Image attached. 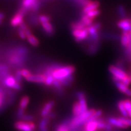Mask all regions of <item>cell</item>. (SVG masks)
Returning a JSON list of instances; mask_svg holds the SVG:
<instances>
[{
  "mask_svg": "<svg viewBox=\"0 0 131 131\" xmlns=\"http://www.w3.org/2000/svg\"><path fill=\"white\" fill-rule=\"evenodd\" d=\"M75 70V68L73 66H62L61 65H58V67L53 70L52 75L53 76L54 79L61 82L63 80L73 75Z\"/></svg>",
  "mask_w": 131,
  "mask_h": 131,
  "instance_id": "1",
  "label": "cell"
},
{
  "mask_svg": "<svg viewBox=\"0 0 131 131\" xmlns=\"http://www.w3.org/2000/svg\"><path fill=\"white\" fill-rule=\"evenodd\" d=\"M109 70L112 75V80L114 82L120 81L122 83L129 77V75L124 71V70L119 69L116 66H110Z\"/></svg>",
  "mask_w": 131,
  "mask_h": 131,
  "instance_id": "2",
  "label": "cell"
},
{
  "mask_svg": "<svg viewBox=\"0 0 131 131\" xmlns=\"http://www.w3.org/2000/svg\"><path fill=\"white\" fill-rule=\"evenodd\" d=\"M2 83L3 86L6 88H11L16 91H21L22 89V86L20 83H18L15 78L12 75H8L7 77L3 80Z\"/></svg>",
  "mask_w": 131,
  "mask_h": 131,
  "instance_id": "3",
  "label": "cell"
},
{
  "mask_svg": "<svg viewBox=\"0 0 131 131\" xmlns=\"http://www.w3.org/2000/svg\"><path fill=\"white\" fill-rule=\"evenodd\" d=\"M15 128L19 131H34L35 125L32 122L18 121L14 124Z\"/></svg>",
  "mask_w": 131,
  "mask_h": 131,
  "instance_id": "4",
  "label": "cell"
},
{
  "mask_svg": "<svg viewBox=\"0 0 131 131\" xmlns=\"http://www.w3.org/2000/svg\"><path fill=\"white\" fill-rule=\"evenodd\" d=\"M72 35L75 37V40L77 42H81L82 41L86 40L89 36V31H88V27H85L83 29L73 30Z\"/></svg>",
  "mask_w": 131,
  "mask_h": 131,
  "instance_id": "5",
  "label": "cell"
},
{
  "mask_svg": "<svg viewBox=\"0 0 131 131\" xmlns=\"http://www.w3.org/2000/svg\"><path fill=\"white\" fill-rule=\"evenodd\" d=\"M26 12H27V10L24 7L21 8L18 12L15 15V16L12 18V19H11V25L14 26V27L20 26L23 23V18Z\"/></svg>",
  "mask_w": 131,
  "mask_h": 131,
  "instance_id": "6",
  "label": "cell"
},
{
  "mask_svg": "<svg viewBox=\"0 0 131 131\" xmlns=\"http://www.w3.org/2000/svg\"><path fill=\"white\" fill-rule=\"evenodd\" d=\"M77 97L78 98V100H79L80 105L81 106V112L82 114L85 112H86L87 111H88V105H87L86 103V95H85L84 93L83 92L81 91H78L76 93Z\"/></svg>",
  "mask_w": 131,
  "mask_h": 131,
  "instance_id": "7",
  "label": "cell"
},
{
  "mask_svg": "<svg viewBox=\"0 0 131 131\" xmlns=\"http://www.w3.org/2000/svg\"><path fill=\"white\" fill-rule=\"evenodd\" d=\"M46 76L44 74H32L28 78H26L27 81L33 82V83H45L46 81Z\"/></svg>",
  "mask_w": 131,
  "mask_h": 131,
  "instance_id": "8",
  "label": "cell"
},
{
  "mask_svg": "<svg viewBox=\"0 0 131 131\" xmlns=\"http://www.w3.org/2000/svg\"><path fill=\"white\" fill-rule=\"evenodd\" d=\"M54 105H55V101L52 100L49 101L46 103L41 109V117L43 118L47 117L49 113L51 112V110L53 107Z\"/></svg>",
  "mask_w": 131,
  "mask_h": 131,
  "instance_id": "9",
  "label": "cell"
},
{
  "mask_svg": "<svg viewBox=\"0 0 131 131\" xmlns=\"http://www.w3.org/2000/svg\"><path fill=\"white\" fill-rule=\"evenodd\" d=\"M107 122L108 123L111 124L113 126L118 127V128L126 129L127 127L120 120V119H119V118H115L113 117L109 118L107 119Z\"/></svg>",
  "mask_w": 131,
  "mask_h": 131,
  "instance_id": "10",
  "label": "cell"
},
{
  "mask_svg": "<svg viewBox=\"0 0 131 131\" xmlns=\"http://www.w3.org/2000/svg\"><path fill=\"white\" fill-rule=\"evenodd\" d=\"M115 83L116 86L118 88V89L121 92L123 93L126 95L128 96H131V89H129L128 86H126L125 84H124L123 83H122L120 81H116L114 82Z\"/></svg>",
  "mask_w": 131,
  "mask_h": 131,
  "instance_id": "11",
  "label": "cell"
},
{
  "mask_svg": "<svg viewBox=\"0 0 131 131\" xmlns=\"http://www.w3.org/2000/svg\"><path fill=\"white\" fill-rule=\"evenodd\" d=\"M100 3L99 1H92L89 5H88V6H86V7L83 8V14H86L87 13L91 12V11L98 9V8L100 7Z\"/></svg>",
  "mask_w": 131,
  "mask_h": 131,
  "instance_id": "12",
  "label": "cell"
},
{
  "mask_svg": "<svg viewBox=\"0 0 131 131\" xmlns=\"http://www.w3.org/2000/svg\"><path fill=\"white\" fill-rule=\"evenodd\" d=\"M130 34L128 32H123L122 35L120 37V42L121 45L123 49L124 48L129 45V42H130Z\"/></svg>",
  "mask_w": 131,
  "mask_h": 131,
  "instance_id": "13",
  "label": "cell"
},
{
  "mask_svg": "<svg viewBox=\"0 0 131 131\" xmlns=\"http://www.w3.org/2000/svg\"><path fill=\"white\" fill-rule=\"evenodd\" d=\"M98 130L97 119L89 122L85 124L83 131H96Z\"/></svg>",
  "mask_w": 131,
  "mask_h": 131,
  "instance_id": "14",
  "label": "cell"
},
{
  "mask_svg": "<svg viewBox=\"0 0 131 131\" xmlns=\"http://www.w3.org/2000/svg\"><path fill=\"white\" fill-rule=\"evenodd\" d=\"M130 34V33H129ZM130 40L129 45L123 48V53L127 61L131 62V34H130Z\"/></svg>",
  "mask_w": 131,
  "mask_h": 131,
  "instance_id": "15",
  "label": "cell"
},
{
  "mask_svg": "<svg viewBox=\"0 0 131 131\" xmlns=\"http://www.w3.org/2000/svg\"><path fill=\"white\" fill-rule=\"evenodd\" d=\"M41 25L42 26L45 32L48 35H52L54 32V29L53 26L52 25L50 22L45 23H42Z\"/></svg>",
  "mask_w": 131,
  "mask_h": 131,
  "instance_id": "16",
  "label": "cell"
},
{
  "mask_svg": "<svg viewBox=\"0 0 131 131\" xmlns=\"http://www.w3.org/2000/svg\"><path fill=\"white\" fill-rule=\"evenodd\" d=\"M94 19L90 18L88 15H86V14H83V16L81 17V22L83 23L86 27H89V26L92 25L93 24V21Z\"/></svg>",
  "mask_w": 131,
  "mask_h": 131,
  "instance_id": "17",
  "label": "cell"
},
{
  "mask_svg": "<svg viewBox=\"0 0 131 131\" xmlns=\"http://www.w3.org/2000/svg\"><path fill=\"white\" fill-rule=\"evenodd\" d=\"M52 86H53V88L55 89V91H57V92L58 93L59 95H62L63 94V84H62L60 81L57 80H55Z\"/></svg>",
  "mask_w": 131,
  "mask_h": 131,
  "instance_id": "18",
  "label": "cell"
},
{
  "mask_svg": "<svg viewBox=\"0 0 131 131\" xmlns=\"http://www.w3.org/2000/svg\"><path fill=\"white\" fill-rule=\"evenodd\" d=\"M100 42H93L91 43V46L89 47L88 49V52L91 54H94L98 52V49H100Z\"/></svg>",
  "mask_w": 131,
  "mask_h": 131,
  "instance_id": "19",
  "label": "cell"
},
{
  "mask_svg": "<svg viewBox=\"0 0 131 131\" xmlns=\"http://www.w3.org/2000/svg\"><path fill=\"white\" fill-rule=\"evenodd\" d=\"M49 122V118L48 117L43 118L42 119L41 122H40V131H48V127H47V125H48Z\"/></svg>",
  "mask_w": 131,
  "mask_h": 131,
  "instance_id": "20",
  "label": "cell"
},
{
  "mask_svg": "<svg viewBox=\"0 0 131 131\" xmlns=\"http://www.w3.org/2000/svg\"><path fill=\"white\" fill-rule=\"evenodd\" d=\"M56 131H69L68 119L58 125V126H57Z\"/></svg>",
  "mask_w": 131,
  "mask_h": 131,
  "instance_id": "21",
  "label": "cell"
},
{
  "mask_svg": "<svg viewBox=\"0 0 131 131\" xmlns=\"http://www.w3.org/2000/svg\"><path fill=\"white\" fill-rule=\"evenodd\" d=\"M117 12L122 19L127 18V14L125 8L123 5H119L117 7Z\"/></svg>",
  "mask_w": 131,
  "mask_h": 131,
  "instance_id": "22",
  "label": "cell"
},
{
  "mask_svg": "<svg viewBox=\"0 0 131 131\" xmlns=\"http://www.w3.org/2000/svg\"><path fill=\"white\" fill-rule=\"evenodd\" d=\"M73 117H77V116L80 115L82 114L81 112V106L80 105V103L78 102L74 103L73 105Z\"/></svg>",
  "mask_w": 131,
  "mask_h": 131,
  "instance_id": "23",
  "label": "cell"
},
{
  "mask_svg": "<svg viewBox=\"0 0 131 131\" xmlns=\"http://www.w3.org/2000/svg\"><path fill=\"white\" fill-rule=\"evenodd\" d=\"M118 109L120 112L121 114L124 117H127L129 116L128 112H127V111L126 110L125 107H124V104H123V100L119 101L118 103Z\"/></svg>",
  "mask_w": 131,
  "mask_h": 131,
  "instance_id": "24",
  "label": "cell"
},
{
  "mask_svg": "<svg viewBox=\"0 0 131 131\" xmlns=\"http://www.w3.org/2000/svg\"><path fill=\"white\" fill-rule=\"evenodd\" d=\"M37 0H23V6L26 10H28L29 9H31L33 4L35 3Z\"/></svg>",
  "mask_w": 131,
  "mask_h": 131,
  "instance_id": "25",
  "label": "cell"
},
{
  "mask_svg": "<svg viewBox=\"0 0 131 131\" xmlns=\"http://www.w3.org/2000/svg\"><path fill=\"white\" fill-rule=\"evenodd\" d=\"M29 103V98L27 96H24L21 99L20 103H19V108L24 109L26 108Z\"/></svg>",
  "mask_w": 131,
  "mask_h": 131,
  "instance_id": "26",
  "label": "cell"
},
{
  "mask_svg": "<svg viewBox=\"0 0 131 131\" xmlns=\"http://www.w3.org/2000/svg\"><path fill=\"white\" fill-rule=\"evenodd\" d=\"M27 41L31 45L34 47H37L39 45L38 40L34 35H31L30 37H27Z\"/></svg>",
  "mask_w": 131,
  "mask_h": 131,
  "instance_id": "27",
  "label": "cell"
},
{
  "mask_svg": "<svg viewBox=\"0 0 131 131\" xmlns=\"http://www.w3.org/2000/svg\"><path fill=\"white\" fill-rule=\"evenodd\" d=\"M100 14H101V11L98 9H96V10H94L91 11V12L87 13L86 15L90 18L95 19L96 17H97V16H99Z\"/></svg>",
  "mask_w": 131,
  "mask_h": 131,
  "instance_id": "28",
  "label": "cell"
},
{
  "mask_svg": "<svg viewBox=\"0 0 131 131\" xmlns=\"http://www.w3.org/2000/svg\"><path fill=\"white\" fill-rule=\"evenodd\" d=\"M86 27L81 21L77 23H73L71 24V28L72 30H76V29H83Z\"/></svg>",
  "mask_w": 131,
  "mask_h": 131,
  "instance_id": "29",
  "label": "cell"
},
{
  "mask_svg": "<svg viewBox=\"0 0 131 131\" xmlns=\"http://www.w3.org/2000/svg\"><path fill=\"white\" fill-rule=\"evenodd\" d=\"M54 80H55V79H54L52 75H47V76H46V78L45 84L47 86H52L53 84Z\"/></svg>",
  "mask_w": 131,
  "mask_h": 131,
  "instance_id": "30",
  "label": "cell"
},
{
  "mask_svg": "<svg viewBox=\"0 0 131 131\" xmlns=\"http://www.w3.org/2000/svg\"><path fill=\"white\" fill-rule=\"evenodd\" d=\"M98 129H105L107 123L104 120L101 118L97 119Z\"/></svg>",
  "mask_w": 131,
  "mask_h": 131,
  "instance_id": "31",
  "label": "cell"
},
{
  "mask_svg": "<svg viewBox=\"0 0 131 131\" xmlns=\"http://www.w3.org/2000/svg\"><path fill=\"white\" fill-rule=\"evenodd\" d=\"M123 104L125 107L126 110L127 111V112H131V101L130 100H123Z\"/></svg>",
  "mask_w": 131,
  "mask_h": 131,
  "instance_id": "32",
  "label": "cell"
},
{
  "mask_svg": "<svg viewBox=\"0 0 131 131\" xmlns=\"http://www.w3.org/2000/svg\"><path fill=\"white\" fill-rule=\"evenodd\" d=\"M39 21L41 23H45L47 22H50V18L47 15H40L38 18Z\"/></svg>",
  "mask_w": 131,
  "mask_h": 131,
  "instance_id": "33",
  "label": "cell"
},
{
  "mask_svg": "<svg viewBox=\"0 0 131 131\" xmlns=\"http://www.w3.org/2000/svg\"><path fill=\"white\" fill-rule=\"evenodd\" d=\"M119 118L120 119V120L122 121V122L123 123L125 124L127 127L131 126V119H129L127 118V117H119Z\"/></svg>",
  "mask_w": 131,
  "mask_h": 131,
  "instance_id": "34",
  "label": "cell"
},
{
  "mask_svg": "<svg viewBox=\"0 0 131 131\" xmlns=\"http://www.w3.org/2000/svg\"><path fill=\"white\" fill-rule=\"evenodd\" d=\"M22 77L23 76L22 74H21V70H17L15 73V78L16 81L21 84V81H22Z\"/></svg>",
  "mask_w": 131,
  "mask_h": 131,
  "instance_id": "35",
  "label": "cell"
},
{
  "mask_svg": "<svg viewBox=\"0 0 131 131\" xmlns=\"http://www.w3.org/2000/svg\"><path fill=\"white\" fill-rule=\"evenodd\" d=\"M21 74H22L23 77H24L25 79L27 78H28L30 75H32V73L29 71V70L26 69H22L21 70Z\"/></svg>",
  "mask_w": 131,
  "mask_h": 131,
  "instance_id": "36",
  "label": "cell"
},
{
  "mask_svg": "<svg viewBox=\"0 0 131 131\" xmlns=\"http://www.w3.org/2000/svg\"><path fill=\"white\" fill-rule=\"evenodd\" d=\"M21 119L24 120L25 122H32V121L34 120V117H33L32 115L24 114Z\"/></svg>",
  "mask_w": 131,
  "mask_h": 131,
  "instance_id": "37",
  "label": "cell"
},
{
  "mask_svg": "<svg viewBox=\"0 0 131 131\" xmlns=\"http://www.w3.org/2000/svg\"><path fill=\"white\" fill-rule=\"evenodd\" d=\"M24 115V109L19 108L16 112V117L19 119H21Z\"/></svg>",
  "mask_w": 131,
  "mask_h": 131,
  "instance_id": "38",
  "label": "cell"
},
{
  "mask_svg": "<svg viewBox=\"0 0 131 131\" xmlns=\"http://www.w3.org/2000/svg\"><path fill=\"white\" fill-rule=\"evenodd\" d=\"M40 3L39 2V1H35V3H34V4H33L32 8H31V9L33 11H37L39 9V8H40Z\"/></svg>",
  "mask_w": 131,
  "mask_h": 131,
  "instance_id": "39",
  "label": "cell"
},
{
  "mask_svg": "<svg viewBox=\"0 0 131 131\" xmlns=\"http://www.w3.org/2000/svg\"><path fill=\"white\" fill-rule=\"evenodd\" d=\"M18 34H19V37H20L21 39H23V40H25L26 38H27L24 30H22V29H21L20 28H19L18 30Z\"/></svg>",
  "mask_w": 131,
  "mask_h": 131,
  "instance_id": "40",
  "label": "cell"
},
{
  "mask_svg": "<svg viewBox=\"0 0 131 131\" xmlns=\"http://www.w3.org/2000/svg\"><path fill=\"white\" fill-rule=\"evenodd\" d=\"M24 32H25L26 35V37H27V38L30 37V36H31V35H32V32H31L30 30L28 28V27H27V28L25 29Z\"/></svg>",
  "mask_w": 131,
  "mask_h": 131,
  "instance_id": "41",
  "label": "cell"
},
{
  "mask_svg": "<svg viewBox=\"0 0 131 131\" xmlns=\"http://www.w3.org/2000/svg\"><path fill=\"white\" fill-rule=\"evenodd\" d=\"M49 118H55V117H56V115H55V114H54L53 112H50V113H49L48 116H47Z\"/></svg>",
  "mask_w": 131,
  "mask_h": 131,
  "instance_id": "42",
  "label": "cell"
},
{
  "mask_svg": "<svg viewBox=\"0 0 131 131\" xmlns=\"http://www.w3.org/2000/svg\"><path fill=\"white\" fill-rule=\"evenodd\" d=\"M4 18V15L3 13H0V25L2 24L3 20Z\"/></svg>",
  "mask_w": 131,
  "mask_h": 131,
  "instance_id": "43",
  "label": "cell"
},
{
  "mask_svg": "<svg viewBox=\"0 0 131 131\" xmlns=\"http://www.w3.org/2000/svg\"><path fill=\"white\" fill-rule=\"evenodd\" d=\"M129 117H130L131 118V112L129 113Z\"/></svg>",
  "mask_w": 131,
  "mask_h": 131,
  "instance_id": "44",
  "label": "cell"
},
{
  "mask_svg": "<svg viewBox=\"0 0 131 131\" xmlns=\"http://www.w3.org/2000/svg\"><path fill=\"white\" fill-rule=\"evenodd\" d=\"M129 77H130V80H131V75H129Z\"/></svg>",
  "mask_w": 131,
  "mask_h": 131,
  "instance_id": "45",
  "label": "cell"
}]
</instances>
